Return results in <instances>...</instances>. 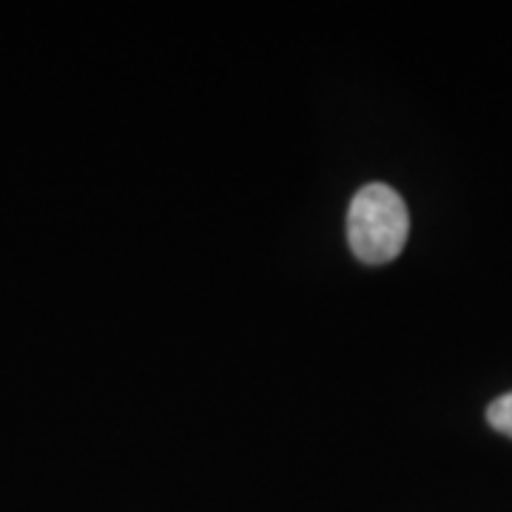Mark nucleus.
Wrapping results in <instances>:
<instances>
[{
	"label": "nucleus",
	"instance_id": "f03ea898",
	"mask_svg": "<svg viewBox=\"0 0 512 512\" xmlns=\"http://www.w3.org/2000/svg\"><path fill=\"white\" fill-rule=\"evenodd\" d=\"M487 421L493 424L498 433L512 439V393L498 396L490 407H487Z\"/></svg>",
	"mask_w": 512,
	"mask_h": 512
},
{
	"label": "nucleus",
	"instance_id": "f257e3e1",
	"mask_svg": "<svg viewBox=\"0 0 512 512\" xmlns=\"http://www.w3.org/2000/svg\"><path fill=\"white\" fill-rule=\"evenodd\" d=\"M407 234V205L390 185L370 183L359 188L348 211V242L353 254L365 265L393 262L404 251Z\"/></svg>",
	"mask_w": 512,
	"mask_h": 512
}]
</instances>
